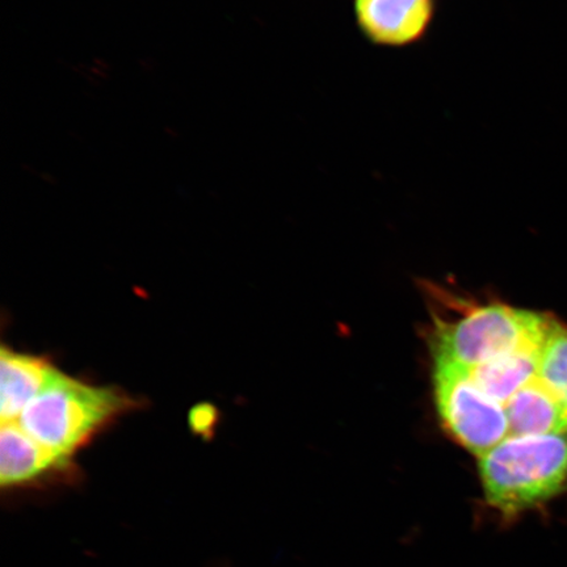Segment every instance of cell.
<instances>
[{
	"label": "cell",
	"mask_w": 567,
	"mask_h": 567,
	"mask_svg": "<svg viewBox=\"0 0 567 567\" xmlns=\"http://www.w3.org/2000/svg\"><path fill=\"white\" fill-rule=\"evenodd\" d=\"M509 436L567 434V410L537 378L505 406Z\"/></svg>",
	"instance_id": "obj_8"
},
{
	"label": "cell",
	"mask_w": 567,
	"mask_h": 567,
	"mask_svg": "<svg viewBox=\"0 0 567 567\" xmlns=\"http://www.w3.org/2000/svg\"><path fill=\"white\" fill-rule=\"evenodd\" d=\"M478 474L485 507L508 526L567 494V434L508 436Z\"/></svg>",
	"instance_id": "obj_1"
},
{
	"label": "cell",
	"mask_w": 567,
	"mask_h": 567,
	"mask_svg": "<svg viewBox=\"0 0 567 567\" xmlns=\"http://www.w3.org/2000/svg\"><path fill=\"white\" fill-rule=\"evenodd\" d=\"M82 476L74 458L35 442L17 422L0 430V485L4 492L73 484Z\"/></svg>",
	"instance_id": "obj_5"
},
{
	"label": "cell",
	"mask_w": 567,
	"mask_h": 567,
	"mask_svg": "<svg viewBox=\"0 0 567 567\" xmlns=\"http://www.w3.org/2000/svg\"><path fill=\"white\" fill-rule=\"evenodd\" d=\"M555 319L534 311L484 305L455 321H437L432 347L435 360L476 368L505 354L542 350Z\"/></svg>",
	"instance_id": "obj_3"
},
{
	"label": "cell",
	"mask_w": 567,
	"mask_h": 567,
	"mask_svg": "<svg viewBox=\"0 0 567 567\" xmlns=\"http://www.w3.org/2000/svg\"><path fill=\"white\" fill-rule=\"evenodd\" d=\"M540 351H517L470 368L472 378L488 396L506 406L519 390L537 378Z\"/></svg>",
	"instance_id": "obj_9"
},
{
	"label": "cell",
	"mask_w": 567,
	"mask_h": 567,
	"mask_svg": "<svg viewBox=\"0 0 567 567\" xmlns=\"http://www.w3.org/2000/svg\"><path fill=\"white\" fill-rule=\"evenodd\" d=\"M537 380L567 410V328L556 321L538 358Z\"/></svg>",
	"instance_id": "obj_10"
},
{
	"label": "cell",
	"mask_w": 567,
	"mask_h": 567,
	"mask_svg": "<svg viewBox=\"0 0 567 567\" xmlns=\"http://www.w3.org/2000/svg\"><path fill=\"white\" fill-rule=\"evenodd\" d=\"M434 386L445 427L473 455L484 456L509 436L505 406L478 388L470 368L435 360Z\"/></svg>",
	"instance_id": "obj_4"
},
{
	"label": "cell",
	"mask_w": 567,
	"mask_h": 567,
	"mask_svg": "<svg viewBox=\"0 0 567 567\" xmlns=\"http://www.w3.org/2000/svg\"><path fill=\"white\" fill-rule=\"evenodd\" d=\"M217 421V411L209 405H202L190 411L189 423L194 431L203 432L213 429Z\"/></svg>",
	"instance_id": "obj_11"
},
{
	"label": "cell",
	"mask_w": 567,
	"mask_h": 567,
	"mask_svg": "<svg viewBox=\"0 0 567 567\" xmlns=\"http://www.w3.org/2000/svg\"><path fill=\"white\" fill-rule=\"evenodd\" d=\"M144 406L122 388L92 385L56 370L19 424L35 442L75 460L117 421Z\"/></svg>",
	"instance_id": "obj_2"
},
{
	"label": "cell",
	"mask_w": 567,
	"mask_h": 567,
	"mask_svg": "<svg viewBox=\"0 0 567 567\" xmlns=\"http://www.w3.org/2000/svg\"><path fill=\"white\" fill-rule=\"evenodd\" d=\"M59 368L38 354L3 346L0 353V420L17 422Z\"/></svg>",
	"instance_id": "obj_7"
},
{
	"label": "cell",
	"mask_w": 567,
	"mask_h": 567,
	"mask_svg": "<svg viewBox=\"0 0 567 567\" xmlns=\"http://www.w3.org/2000/svg\"><path fill=\"white\" fill-rule=\"evenodd\" d=\"M434 12V0H354L359 30L380 47L402 48L421 41Z\"/></svg>",
	"instance_id": "obj_6"
}]
</instances>
